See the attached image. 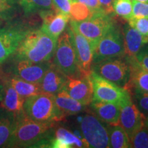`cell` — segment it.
<instances>
[{
	"mask_svg": "<svg viewBox=\"0 0 148 148\" xmlns=\"http://www.w3.org/2000/svg\"><path fill=\"white\" fill-rule=\"evenodd\" d=\"M24 114L36 121L56 123L65 119L66 115L57 106L54 95L40 92L25 99Z\"/></svg>",
	"mask_w": 148,
	"mask_h": 148,
	"instance_id": "3957f363",
	"label": "cell"
},
{
	"mask_svg": "<svg viewBox=\"0 0 148 148\" xmlns=\"http://www.w3.org/2000/svg\"><path fill=\"white\" fill-rule=\"evenodd\" d=\"M62 89L72 98L86 106L89 105L92 100V87L88 75L67 77Z\"/></svg>",
	"mask_w": 148,
	"mask_h": 148,
	"instance_id": "5bb4252c",
	"label": "cell"
},
{
	"mask_svg": "<svg viewBox=\"0 0 148 148\" xmlns=\"http://www.w3.org/2000/svg\"><path fill=\"white\" fill-rule=\"evenodd\" d=\"M136 1H141V2L148 3V0H136Z\"/></svg>",
	"mask_w": 148,
	"mask_h": 148,
	"instance_id": "ab89813d",
	"label": "cell"
},
{
	"mask_svg": "<svg viewBox=\"0 0 148 148\" xmlns=\"http://www.w3.org/2000/svg\"><path fill=\"white\" fill-rule=\"evenodd\" d=\"M109 136V145L112 148L132 147L130 140L124 129L119 124L110 125L107 127Z\"/></svg>",
	"mask_w": 148,
	"mask_h": 148,
	"instance_id": "cb8c5ba5",
	"label": "cell"
},
{
	"mask_svg": "<svg viewBox=\"0 0 148 148\" xmlns=\"http://www.w3.org/2000/svg\"><path fill=\"white\" fill-rule=\"evenodd\" d=\"M54 8L69 15L71 0H52Z\"/></svg>",
	"mask_w": 148,
	"mask_h": 148,
	"instance_id": "d590c367",
	"label": "cell"
},
{
	"mask_svg": "<svg viewBox=\"0 0 148 148\" xmlns=\"http://www.w3.org/2000/svg\"><path fill=\"white\" fill-rule=\"evenodd\" d=\"M54 123L36 121L23 113L16 117L13 130L6 147H34L51 136Z\"/></svg>",
	"mask_w": 148,
	"mask_h": 148,
	"instance_id": "6da1fadb",
	"label": "cell"
},
{
	"mask_svg": "<svg viewBox=\"0 0 148 148\" xmlns=\"http://www.w3.org/2000/svg\"><path fill=\"white\" fill-rule=\"evenodd\" d=\"M90 70L121 87L127 88L131 76V68L126 59L114 58L92 63Z\"/></svg>",
	"mask_w": 148,
	"mask_h": 148,
	"instance_id": "8992f818",
	"label": "cell"
},
{
	"mask_svg": "<svg viewBox=\"0 0 148 148\" xmlns=\"http://www.w3.org/2000/svg\"><path fill=\"white\" fill-rule=\"evenodd\" d=\"M127 21L130 26L138 30L144 36L148 38V17H132Z\"/></svg>",
	"mask_w": 148,
	"mask_h": 148,
	"instance_id": "1f68e13d",
	"label": "cell"
},
{
	"mask_svg": "<svg viewBox=\"0 0 148 148\" xmlns=\"http://www.w3.org/2000/svg\"><path fill=\"white\" fill-rule=\"evenodd\" d=\"M146 117L132 99L126 101L121 106L119 125L124 129L130 140L135 133L145 125Z\"/></svg>",
	"mask_w": 148,
	"mask_h": 148,
	"instance_id": "8fae6325",
	"label": "cell"
},
{
	"mask_svg": "<svg viewBox=\"0 0 148 148\" xmlns=\"http://www.w3.org/2000/svg\"><path fill=\"white\" fill-rule=\"evenodd\" d=\"M113 10L116 15L128 21L132 17V0H114Z\"/></svg>",
	"mask_w": 148,
	"mask_h": 148,
	"instance_id": "83f0119b",
	"label": "cell"
},
{
	"mask_svg": "<svg viewBox=\"0 0 148 148\" xmlns=\"http://www.w3.org/2000/svg\"><path fill=\"white\" fill-rule=\"evenodd\" d=\"M93 15L92 11L84 3L77 1H72L70 8V19L74 21H82Z\"/></svg>",
	"mask_w": 148,
	"mask_h": 148,
	"instance_id": "4316f807",
	"label": "cell"
},
{
	"mask_svg": "<svg viewBox=\"0 0 148 148\" xmlns=\"http://www.w3.org/2000/svg\"><path fill=\"white\" fill-rule=\"evenodd\" d=\"M67 31L75 49L79 69L83 75H88L93 58V49L91 44L86 37L79 33L71 20Z\"/></svg>",
	"mask_w": 148,
	"mask_h": 148,
	"instance_id": "30bf717a",
	"label": "cell"
},
{
	"mask_svg": "<svg viewBox=\"0 0 148 148\" xmlns=\"http://www.w3.org/2000/svg\"><path fill=\"white\" fill-rule=\"evenodd\" d=\"M18 0H0V19H8L12 16Z\"/></svg>",
	"mask_w": 148,
	"mask_h": 148,
	"instance_id": "f546056e",
	"label": "cell"
},
{
	"mask_svg": "<svg viewBox=\"0 0 148 148\" xmlns=\"http://www.w3.org/2000/svg\"><path fill=\"white\" fill-rule=\"evenodd\" d=\"M131 68V76L126 89L137 90L148 93V71L140 67L134 58H126Z\"/></svg>",
	"mask_w": 148,
	"mask_h": 148,
	"instance_id": "44dd1931",
	"label": "cell"
},
{
	"mask_svg": "<svg viewBox=\"0 0 148 148\" xmlns=\"http://www.w3.org/2000/svg\"><path fill=\"white\" fill-rule=\"evenodd\" d=\"M132 17H148V3L132 0Z\"/></svg>",
	"mask_w": 148,
	"mask_h": 148,
	"instance_id": "d6a6232c",
	"label": "cell"
},
{
	"mask_svg": "<svg viewBox=\"0 0 148 148\" xmlns=\"http://www.w3.org/2000/svg\"><path fill=\"white\" fill-rule=\"evenodd\" d=\"M16 116L5 108H0V147H6L13 130Z\"/></svg>",
	"mask_w": 148,
	"mask_h": 148,
	"instance_id": "603a6c76",
	"label": "cell"
},
{
	"mask_svg": "<svg viewBox=\"0 0 148 148\" xmlns=\"http://www.w3.org/2000/svg\"><path fill=\"white\" fill-rule=\"evenodd\" d=\"M51 62H34L27 60H18L13 72L15 76L27 82L40 83L45 72L49 69Z\"/></svg>",
	"mask_w": 148,
	"mask_h": 148,
	"instance_id": "9a60e30c",
	"label": "cell"
},
{
	"mask_svg": "<svg viewBox=\"0 0 148 148\" xmlns=\"http://www.w3.org/2000/svg\"><path fill=\"white\" fill-rule=\"evenodd\" d=\"M90 107L101 121L108 125L119 124L121 106L113 103L92 101Z\"/></svg>",
	"mask_w": 148,
	"mask_h": 148,
	"instance_id": "ac0fdd59",
	"label": "cell"
},
{
	"mask_svg": "<svg viewBox=\"0 0 148 148\" xmlns=\"http://www.w3.org/2000/svg\"><path fill=\"white\" fill-rule=\"evenodd\" d=\"M29 29L19 26L0 29V64L16 52Z\"/></svg>",
	"mask_w": 148,
	"mask_h": 148,
	"instance_id": "7c38bea8",
	"label": "cell"
},
{
	"mask_svg": "<svg viewBox=\"0 0 148 148\" xmlns=\"http://www.w3.org/2000/svg\"><path fill=\"white\" fill-rule=\"evenodd\" d=\"M125 56L123 34L115 23L99 40L93 50L92 63Z\"/></svg>",
	"mask_w": 148,
	"mask_h": 148,
	"instance_id": "52a82bcc",
	"label": "cell"
},
{
	"mask_svg": "<svg viewBox=\"0 0 148 148\" xmlns=\"http://www.w3.org/2000/svg\"><path fill=\"white\" fill-rule=\"evenodd\" d=\"M123 34L126 58H134L140 49L148 43V38L142 35L128 23L124 25Z\"/></svg>",
	"mask_w": 148,
	"mask_h": 148,
	"instance_id": "e0dca14e",
	"label": "cell"
},
{
	"mask_svg": "<svg viewBox=\"0 0 148 148\" xmlns=\"http://www.w3.org/2000/svg\"><path fill=\"white\" fill-rule=\"evenodd\" d=\"M18 3L26 16L54 9L52 0H18Z\"/></svg>",
	"mask_w": 148,
	"mask_h": 148,
	"instance_id": "484cf974",
	"label": "cell"
},
{
	"mask_svg": "<svg viewBox=\"0 0 148 148\" xmlns=\"http://www.w3.org/2000/svg\"><path fill=\"white\" fill-rule=\"evenodd\" d=\"M134 58L141 69L148 71V43L140 49Z\"/></svg>",
	"mask_w": 148,
	"mask_h": 148,
	"instance_id": "836d02e7",
	"label": "cell"
},
{
	"mask_svg": "<svg viewBox=\"0 0 148 148\" xmlns=\"http://www.w3.org/2000/svg\"><path fill=\"white\" fill-rule=\"evenodd\" d=\"M10 83L16 91L24 98L42 92L40 83L27 82L15 75L10 79Z\"/></svg>",
	"mask_w": 148,
	"mask_h": 148,
	"instance_id": "d4e9b609",
	"label": "cell"
},
{
	"mask_svg": "<svg viewBox=\"0 0 148 148\" xmlns=\"http://www.w3.org/2000/svg\"><path fill=\"white\" fill-rule=\"evenodd\" d=\"M50 147L72 148L89 147L85 139H81L73 132L64 127H59L56 130L50 142Z\"/></svg>",
	"mask_w": 148,
	"mask_h": 148,
	"instance_id": "d6986e66",
	"label": "cell"
},
{
	"mask_svg": "<svg viewBox=\"0 0 148 148\" xmlns=\"http://www.w3.org/2000/svg\"><path fill=\"white\" fill-rule=\"evenodd\" d=\"M99 1L106 14H112L113 13L114 0H99Z\"/></svg>",
	"mask_w": 148,
	"mask_h": 148,
	"instance_id": "8d00e7d4",
	"label": "cell"
},
{
	"mask_svg": "<svg viewBox=\"0 0 148 148\" xmlns=\"http://www.w3.org/2000/svg\"><path fill=\"white\" fill-rule=\"evenodd\" d=\"M72 21L79 33L89 40L93 50L101 38L116 23L111 14L104 12L93 14L82 21Z\"/></svg>",
	"mask_w": 148,
	"mask_h": 148,
	"instance_id": "ba28073f",
	"label": "cell"
},
{
	"mask_svg": "<svg viewBox=\"0 0 148 148\" xmlns=\"http://www.w3.org/2000/svg\"><path fill=\"white\" fill-rule=\"evenodd\" d=\"M25 99L21 97L10 84V81H6L3 85V95L1 107L12 112L17 116L24 113L23 104Z\"/></svg>",
	"mask_w": 148,
	"mask_h": 148,
	"instance_id": "ffe728a7",
	"label": "cell"
},
{
	"mask_svg": "<svg viewBox=\"0 0 148 148\" xmlns=\"http://www.w3.org/2000/svg\"><path fill=\"white\" fill-rule=\"evenodd\" d=\"M54 99L57 106L66 116L78 114L84 110L86 107L78 101L72 98L63 89L54 95Z\"/></svg>",
	"mask_w": 148,
	"mask_h": 148,
	"instance_id": "7402d4cb",
	"label": "cell"
},
{
	"mask_svg": "<svg viewBox=\"0 0 148 148\" xmlns=\"http://www.w3.org/2000/svg\"><path fill=\"white\" fill-rule=\"evenodd\" d=\"M57 40L41 29L29 30L16 51V59L34 62H48L54 55Z\"/></svg>",
	"mask_w": 148,
	"mask_h": 148,
	"instance_id": "7a4b0ae2",
	"label": "cell"
},
{
	"mask_svg": "<svg viewBox=\"0 0 148 148\" xmlns=\"http://www.w3.org/2000/svg\"><path fill=\"white\" fill-rule=\"evenodd\" d=\"M75 1H79V2L86 5L88 8H90L93 14L102 13V12L106 13L105 11L103 10L101 3H99V0H75Z\"/></svg>",
	"mask_w": 148,
	"mask_h": 148,
	"instance_id": "e575fe53",
	"label": "cell"
},
{
	"mask_svg": "<svg viewBox=\"0 0 148 148\" xmlns=\"http://www.w3.org/2000/svg\"><path fill=\"white\" fill-rule=\"evenodd\" d=\"M3 95V85L0 84V101L2 100Z\"/></svg>",
	"mask_w": 148,
	"mask_h": 148,
	"instance_id": "74e56055",
	"label": "cell"
},
{
	"mask_svg": "<svg viewBox=\"0 0 148 148\" xmlns=\"http://www.w3.org/2000/svg\"><path fill=\"white\" fill-rule=\"evenodd\" d=\"M88 77L92 87V101L113 103L121 106L126 101L132 99L130 90L117 86L91 70Z\"/></svg>",
	"mask_w": 148,
	"mask_h": 148,
	"instance_id": "5b68a950",
	"label": "cell"
},
{
	"mask_svg": "<svg viewBox=\"0 0 148 148\" xmlns=\"http://www.w3.org/2000/svg\"><path fill=\"white\" fill-rule=\"evenodd\" d=\"M130 92L134 95V99L136 103L135 104L138 109L143 114H148V93L137 90H132Z\"/></svg>",
	"mask_w": 148,
	"mask_h": 148,
	"instance_id": "4dcf8cb0",
	"label": "cell"
},
{
	"mask_svg": "<svg viewBox=\"0 0 148 148\" xmlns=\"http://www.w3.org/2000/svg\"><path fill=\"white\" fill-rule=\"evenodd\" d=\"M39 14L42 21L40 29L53 39L58 40L67 26L70 20L69 15L55 8L42 11Z\"/></svg>",
	"mask_w": 148,
	"mask_h": 148,
	"instance_id": "4fadbf2b",
	"label": "cell"
},
{
	"mask_svg": "<svg viewBox=\"0 0 148 148\" xmlns=\"http://www.w3.org/2000/svg\"><path fill=\"white\" fill-rule=\"evenodd\" d=\"M53 58V63L67 77H77L83 75L79 69L75 49L67 29L58 38Z\"/></svg>",
	"mask_w": 148,
	"mask_h": 148,
	"instance_id": "277c9868",
	"label": "cell"
},
{
	"mask_svg": "<svg viewBox=\"0 0 148 148\" xmlns=\"http://www.w3.org/2000/svg\"><path fill=\"white\" fill-rule=\"evenodd\" d=\"M130 143L132 147L148 148V128L145 125L135 133Z\"/></svg>",
	"mask_w": 148,
	"mask_h": 148,
	"instance_id": "f1b7e54d",
	"label": "cell"
},
{
	"mask_svg": "<svg viewBox=\"0 0 148 148\" xmlns=\"http://www.w3.org/2000/svg\"><path fill=\"white\" fill-rule=\"evenodd\" d=\"M75 1V0H71V1Z\"/></svg>",
	"mask_w": 148,
	"mask_h": 148,
	"instance_id": "60d3db41",
	"label": "cell"
},
{
	"mask_svg": "<svg viewBox=\"0 0 148 148\" xmlns=\"http://www.w3.org/2000/svg\"><path fill=\"white\" fill-rule=\"evenodd\" d=\"M66 79L67 77L64 75L54 64L51 63L40 82L42 92L56 95L63 88Z\"/></svg>",
	"mask_w": 148,
	"mask_h": 148,
	"instance_id": "2e32d148",
	"label": "cell"
},
{
	"mask_svg": "<svg viewBox=\"0 0 148 148\" xmlns=\"http://www.w3.org/2000/svg\"><path fill=\"white\" fill-rule=\"evenodd\" d=\"M80 130L89 147H110L108 130L97 116L92 114L82 116Z\"/></svg>",
	"mask_w": 148,
	"mask_h": 148,
	"instance_id": "9c48e42d",
	"label": "cell"
},
{
	"mask_svg": "<svg viewBox=\"0 0 148 148\" xmlns=\"http://www.w3.org/2000/svg\"><path fill=\"white\" fill-rule=\"evenodd\" d=\"M145 126L148 128V116L146 118V120H145Z\"/></svg>",
	"mask_w": 148,
	"mask_h": 148,
	"instance_id": "f35d334b",
	"label": "cell"
}]
</instances>
